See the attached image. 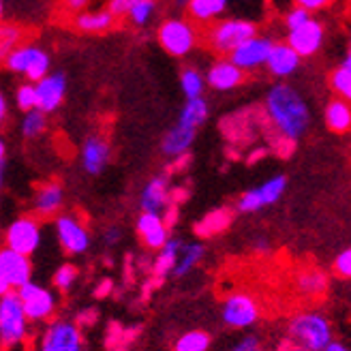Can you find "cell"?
<instances>
[{"label": "cell", "mask_w": 351, "mask_h": 351, "mask_svg": "<svg viewBox=\"0 0 351 351\" xmlns=\"http://www.w3.org/2000/svg\"><path fill=\"white\" fill-rule=\"evenodd\" d=\"M208 255V249L204 242H197V240H184L182 249H180V255L178 259H176V266L169 274V278L173 280H182L186 276H191L193 272H195L204 259Z\"/></svg>", "instance_id": "obj_24"}, {"label": "cell", "mask_w": 351, "mask_h": 351, "mask_svg": "<svg viewBox=\"0 0 351 351\" xmlns=\"http://www.w3.org/2000/svg\"><path fill=\"white\" fill-rule=\"evenodd\" d=\"M184 244V238L180 236H169V240L163 244V247L154 253V259H152V272L154 276L159 278H169L173 266H176V259L180 255V249Z\"/></svg>", "instance_id": "obj_27"}, {"label": "cell", "mask_w": 351, "mask_h": 351, "mask_svg": "<svg viewBox=\"0 0 351 351\" xmlns=\"http://www.w3.org/2000/svg\"><path fill=\"white\" fill-rule=\"evenodd\" d=\"M5 161H7V142L0 137V167H5Z\"/></svg>", "instance_id": "obj_50"}, {"label": "cell", "mask_w": 351, "mask_h": 351, "mask_svg": "<svg viewBox=\"0 0 351 351\" xmlns=\"http://www.w3.org/2000/svg\"><path fill=\"white\" fill-rule=\"evenodd\" d=\"M332 324L322 311H300L287 324V337L300 351H324L335 341Z\"/></svg>", "instance_id": "obj_2"}, {"label": "cell", "mask_w": 351, "mask_h": 351, "mask_svg": "<svg viewBox=\"0 0 351 351\" xmlns=\"http://www.w3.org/2000/svg\"><path fill=\"white\" fill-rule=\"evenodd\" d=\"M137 208L139 213H150L167 219L173 210V199H171V182L169 173H154L152 178L142 186L137 197Z\"/></svg>", "instance_id": "obj_13"}, {"label": "cell", "mask_w": 351, "mask_h": 351, "mask_svg": "<svg viewBox=\"0 0 351 351\" xmlns=\"http://www.w3.org/2000/svg\"><path fill=\"white\" fill-rule=\"evenodd\" d=\"M180 90L186 101L204 97L206 90V77L197 71L195 66H184L180 73Z\"/></svg>", "instance_id": "obj_33"}, {"label": "cell", "mask_w": 351, "mask_h": 351, "mask_svg": "<svg viewBox=\"0 0 351 351\" xmlns=\"http://www.w3.org/2000/svg\"><path fill=\"white\" fill-rule=\"evenodd\" d=\"M219 317L225 328L230 330H251L259 324L261 319V306L257 298L249 291H232L227 293L221 306H219Z\"/></svg>", "instance_id": "obj_7"}, {"label": "cell", "mask_w": 351, "mask_h": 351, "mask_svg": "<svg viewBox=\"0 0 351 351\" xmlns=\"http://www.w3.org/2000/svg\"><path fill=\"white\" fill-rule=\"evenodd\" d=\"M0 22H5V0H0Z\"/></svg>", "instance_id": "obj_53"}, {"label": "cell", "mask_w": 351, "mask_h": 351, "mask_svg": "<svg viewBox=\"0 0 351 351\" xmlns=\"http://www.w3.org/2000/svg\"><path fill=\"white\" fill-rule=\"evenodd\" d=\"M3 64L11 73L24 75L26 82H30V84H37L39 80H43L51 69L49 54L43 47L34 45V43L17 45Z\"/></svg>", "instance_id": "obj_11"}, {"label": "cell", "mask_w": 351, "mask_h": 351, "mask_svg": "<svg viewBox=\"0 0 351 351\" xmlns=\"http://www.w3.org/2000/svg\"><path fill=\"white\" fill-rule=\"evenodd\" d=\"M324 122L332 133H347L351 131V103L343 99L328 101L324 110Z\"/></svg>", "instance_id": "obj_28"}, {"label": "cell", "mask_w": 351, "mask_h": 351, "mask_svg": "<svg viewBox=\"0 0 351 351\" xmlns=\"http://www.w3.org/2000/svg\"><path fill=\"white\" fill-rule=\"evenodd\" d=\"M93 0H60V7L66 11V13H82V11H86V7L90 5Z\"/></svg>", "instance_id": "obj_45"}, {"label": "cell", "mask_w": 351, "mask_h": 351, "mask_svg": "<svg viewBox=\"0 0 351 351\" xmlns=\"http://www.w3.org/2000/svg\"><path fill=\"white\" fill-rule=\"evenodd\" d=\"M47 129V116L39 110H30L24 114L22 118V125H20V131L26 139H37L45 133Z\"/></svg>", "instance_id": "obj_36"}, {"label": "cell", "mask_w": 351, "mask_h": 351, "mask_svg": "<svg viewBox=\"0 0 351 351\" xmlns=\"http://www.w3.org/2000/svg\"><path fill=\"white\" fill-rule=\"evenodd\" d=\"M66 88L69 82L64 71H49L43 80L34 84V90H37V110L43 112L45 116L54 114L66 97Z\"/></svg>", "instance_id": "obj_19"}, {"label": "cell", "mask_w": 351, "mask_h": 351, "mask_svg": "<svg viewBox=\"0 0 351 351\" xmlns=\"http://www.w3.org/2000/svg\"><path fill=\"white\" fill-rule=\"evenodd\" d=\"M116 26V17L108 9L82 11L73 17V28L84 34H103Z\"/></svg>", "instance_id": "obj_26"}, {"label": "cell", "mask_w": 351, "mask_h": 351, "mask_svg": "<svg viewBox=\"0 0 351 351\" xmlns=\"http://www.w3.org/2000/svg\"><path fill=\"white\" fill-rule=\"evenodd\" d=\"M300 62H302V58L298 56L285 41H280V43H274L272 45L270 56L266 60V69H268V73L272 77L285 82V80H289L291 75L298 73V69H300Z\"/></svg>", "instance_id": "obj_23"}, {"label": "cell", "mask_w": 351, "mask_h": 351, "mask_svg": "<svg viewBox=\"0 0 351 351\" xmlns=\"http://www.w3.org/2000/svg\"><path fill=\"white\" fill-rule=\"evenodd\" d=\"M80 280V270L73 261H62L60 266L51 274V285L58 293H69Z\"/></svg>", "instance_id": "obj_34"}, {"label": "cell", "mask_w": 351, "mask_h": 351, "mask_svg": "<svg viewBox=\"0 0 351 351\" xmlns=\"http://www.w3.org/2000/svg\"><path fill=\"white\" fill-rule=\"evenodd\" d=\"M9 291H13V289H11V285L7 283V278H5L3 274H0V298L7 295Z\"/></svg>", "instance_id": "obj_51"}, {"label": "cell", "mask_w": 351, "mask_h": 351, "mask_svg": "<svg viewBox=\"0 0 351 351\" xmlns=\"http://www.w3.org/2000/svg\"><path fill=\"white\" fill-rule=\"evenodd\" d=\"M255 34H259V30L253 20H247V17H227V20H219L206 26L204 37L210 49H215L217 54L230 56L238 45L249 41Z\"/></svg>", "instance_id": "obj_5"}, {"label": "cell", "mask_w": 351, "mask_h": 351, "mask_svg": "<svg viewBox=\"0 0 351 351\" xmlns=\"http://www.w3.org/2000/svg\"><path fill=\"white\" fill-rule=\"evenodd\" d=\"M251 249H253L255 253H259V255H268V253L272 251V242H270V238H266V236H257V238H253V242H251Z\"/></svg>", "instance_id": "obj_46"}, {"label": "cell", "mask_w": 351, "mask_h": 351, "mask_svg": "<svg viewBox=\"0 0 351 351\" xmlns=\"http://www.w3.org/2000/svg\"><path fill=\"white\" fill-rule=\"evenodd\" d=\"M7 116H9V103H7V97L5 93L0 90V127L7 122Z\"/></svg>", "instance_id": "obj_47"}, {"label": "cell", "mask_w": 351, "mask_h": 351, "mask_svg": "<svg viewBox=\"0 0 351 351\" xmlns=\"http://www.w3.org/2000/svg\"><path fill=\"white\" fill-rule=\"evenodd\" d=\"M227 351H263V345L257 335H244Z\"/></svg>", "instance_id": "obj_42"}, {"label": "cell", "mask_w": 351, "mask_h": 351, "mask_svg": "<svg viewBox=\"0 0 351 351\" xmlns=\"http://www.w3.org/2000/svg\"><path fill=\"white\" fill-rule=\"evenodd\" d=\"M34 351H84V335L73 319L54 317L43 326Z\"/></svg>", "instance_id": "obj_10"}, {"label": "cell", "mask_w": 351, "mask_h": 351, "mask_svg": "<svg viewBox=\"0 0 351 351\" xmlns=\"http://www.w3.org/2000/svg\"><path fill=\"white\" fill-rule=\"evenodd\" d=\"M230 7V0H189L184 11L186 20L195 26H210L221 20V15Z\"/></svg>", "instance_id": "obj_25"}, {"label": "cell", "mask_w": 351, "mask_h": 351, "mask_svg": "<svg viewBox=\"0 0 351 351\" xmlns=\"http://www.w3.org/2000/svg\"><path fill=\"white\" fill-rule=\"evenodd\" d=\"M186 3H189V0H176V5H178V7H182V9L186 7Z\"/></svg>", "instance_id": "obj_54"}, {"label": "cell", "mask_w": 351, "mask_h": 351, "mask_svg": "<svg viewBox=\"0 0 351 351\" xmlns=\"http://www.w3.org/2000/svg\"><path fill=\"white\" fill-rule=\"evenodd\" d=\"M341 69H347V71H351V34H349V47H347V54L341 62Z\"/></svg>", "instance_id": "obj_49"}, {"label": "cell", "mask_w": 351, "mask_h": 351, "mask_svg": "<svg viewBox=\"0 0 351 351\" xmlns=\"http://www.w3.org/2000/svg\"><path fill=\"white\" fill-rule=\"evenodd\" d=\"M156 9H159V0H142V3H137V5L127 13V20H129L135 28H146V26L152 24Z\"/></svg>", "instance_id": "obj_35"}, {"label": "cell", "mask_w": 351, "mask_h": 351, "mask_svg": "<svg viewBox=\"0 0 351 351\" xmlns=\"http://www.w3.org/2000/svg\"><path fill=\"white\" fill-rule=\"evenodd\" d=\"M206 77V86H210L213 90L217 93H230V90H236L238 86L244 84V77L247 73L238 69L230 58H219L210 64L208 73L204 75Z\"/></svg>", "instance_id": "obj_21"}, {"label": "cell", "mask_w": 351, "mask_h": 351, "mask_svg": "<svg viewBox=\"0 0 351 351\" xmlns=\"http://www.w3.org/2000/svg\"><path fill=\"white\" fill-rule=\"evenodd\" d=\"M208 116H210V105H208V101L204 97H199V99H191V101H186L182 105V110H180L178 120H176V122H180V125H184V127L199 131L206 125Z\"/></svg>", "instance_id": "obj_29"}, {"label": "cell", "mask_w": 351, "mask_h": 351, "mask_svg": "<svg viewBox=\"0 0 351 351\" xmlns=\"http://www.w3.org/2000/svg\"><path fill=\"white\" fill-rule=\"evenodd\" d=\"M330 88L339 95V99L351 103V71L339 66L337 71L330 75Z\"/></svg>", "instance_id": "obj_37"}, {"label": "cell", "mask_w": 351, "mask_h": 351, "mask_svg": "<svg viewBox=\"0 0 351 351\" xmlns=\"http://www.w3.org/2000/svg\"><path fill=\"white\" fill-rule=\"evenodd\" d=\"M64 186L58 180H45L41 182L32 193V199H30V210L37 219H54L60 213H64Z\"/></svg>", "instance_id": "obj_14"}, {"label": "cell", "mask_w": 351, "mask_h": 351, "mask_svg": "<svg viewBox=\"0 0 351 351\" xmlns=\"http://www.w3.org/2000/svg\"><path fill=\"white\" fill-rule=\"evenodd\" d=\"M293 285L298 293H302L306 298H317L328 289V276L322 270H302L298 272L293 278Z\"/></svg>", "instance_id": "obj_30"}, {"label": "cell", "mask_w": 351, "mask_h": 351, "mask_svg": "<svg viewBox=\"0 0 351 351\" xmlns=\"http://www.w3.org/2000/svg\"><path fill=\"white\" fill-rule=\"evenodd\" d=\"M3 244L17 253L32 257L43 247V221L34 215L15 217L3 232Z\"/></svg>", "instance_id": "obj_9"}, {"label": "cell", "mask_w": 351, "mask_h": 351, "mask_svg": "<svg viewBox=\"0 0 351 351\" xmlns=\"http://www.w3.org/2000/svg\"><path fill=\"white\" fill-rule=\"evenodd\" d=\"M332 270H335V274L341 278H351V247L343 249L335 257V261H332Z\"/></svg>", "instance_id": "obj_41"}, {"label": "cell", "mask_w": 351, "mask_h": 351, "mask_svg": "<svg viewBox=\"0 0 351 351\" xmlns=\"http://www.w3.org/2000/svg\"><path fill=\"white\" fill-rule=\"evenodd\" d=\"M110 159H112V146L108 142V137H103L99 133H93V135H88L82 142L80 163H82V169L88 176L103 173L105 167L110 165Z\"/></svg>", "instance_id": "obj_20"}, {"label": "cell", "mask_w": 351, "mask_h": 351, "mask_svg": "<svg viewBox=\"0 0 351 351\" xmlns=\"http://www.w3.org/2000/svg\"><path fill=\"white\" fill-rule=\"evenodd\" d=\"M122 238H125V230H122L118 223L105 225L103 232H101V242H103L105 249H116L118 244L122 242Z\"/></svg>", "instance_id": "obj_39"}, {"label": "cell", "mask_w": 351, "mask_h": 351, "mask_svg": "<svg viewBox=\"0 0 351 351\" xmlns=\"http://www.w3.org/2000/svg\"><path fill=\"white\" fill-rule=\"evenodd\" d=\"M330 3H332V0H293V5H295V7H302V9H306L311 15H313L315 11H322V9H326Z\"/></svg>", "instance_id": "obj_44"}, {"label": "cell", "mask_w": 351, "mask_h": 351, "mask_svg": "<svg viewBox=\"0 0 351 351\" xmlns=\"http://www.w3.org/2000/svg\"><path fill=\"white\" fill-rule=\"evenodd\" d=\"M51 230H54L56 242L64 255L69 257H84L93 249V232L82 215L77 213H60L51 219Z\"/></svg>", "instance_id": "obj_4"}, {"label": "cell", "mask_w": 351, "mask_h": 351, "mask_svg": "<svg viewBox=\"0 0 351 351\" xmlns=\"http://www.w3.org/2000/svg\"><path fill=\"white\" fill-rule=\"evenodd\" d=\"M135 234H137L139 242H142V247L146 251L156 253L171 236L169 221L159 217V215L139 213L135 219Z\"/></svg>", "instance_id": "obj_18"}, {"label": "cell", "mask_w": 351, "mask_h": 351, "mask_svg": "<svg viewBox=\"0 0 351 351\" xmlns=\"http://www.w3.org/2000/svg\"><path fill=\"white\" fill-rule=\"evenodd\" d=\"M17 295H20L22 308L30 326H45L56 317V311L60 306V295L56 289L32 278L24 287L17 289Z\"/></svg>", "instance_id": "obj_6"}, {"label": "cell", "mask_w": 351, "mask_h": 351, "mask_svg": "<svg viewBox=\"0 0 351 351\" xmlns=\"http://www.w3.org/2000/svg\"><path fill=\"white\" fill-rule=\"evenodd\" d=\"M324 351H351L345 343H341V341H332Z\"/></svg>", "instance_id": "obj_48"}, {"label": "cell", "mask_w": 351, "mask_h": 351, "mask_svg": "<svg viewBox=\"0 0 351 351\" xmlns=\"http://www.w3.org/2000/svg\"><path fill=\"white\" fill-rule=\"evenodd\" d=\"M26 39V30L20 24L13 22H0V64L7 60L11 51L22 45Z\"/></svg>", "instance_id": "obj_32"}, {"label": "cell", "mask_w": 351, "mask_h": 351, "mask_svg": "<svg viewBox=\"0 0 351 351\" xmlns=\"http://www.w3.org/2000/svg\"><path fill=\"white\" fill-rule=\"evenodd\" d=\"M15 105L20 112H30V110H37V90H34V84L24 82L20 88L15 90Z\"/></svg>", "instance_id": "obj_38"}, {"label": "cell", "mask_w": 351, "mask_h": 351, "mask_svg": "<svg viewBox=\"0 0 351 351\" xmlns=\"http://www.w3.org/2000/svg\"><path fill=\"white\" fill-rule=\"evenodd\" d=\"M324 39H326L324 24L319 20H315V17H311V20L304 22L302 26L287 30V41L285 43L300 58H311L324 47Z\"/></svg>", "instance_id": "obj_16"}, {"label": "cell", "mask_w": 351, "mask_h": 351, "mask_svg": "<svg viewBox=\"0 0 351 351\" xmlns=\"http://www.w3.org/2000/svg\"><path fill=\"white\" fill-rule=\"evenodd\" d=\"M137 3H142V0H110V3H108V11L118 20V17H127V13Z\"/></svg>", "instance_id": "obj_43"}, {"label": "cell", "mask_w": 351, "mask_h": 351, "mask_svg": "<svg viewBox=\"0 0 351 351\" xmlns=\"http://www.w3.org/2000/svg\"><path fill=\"white\" fill-rule=\"evenodd\" d=\"M30 322L22 308L17 291H9L0 298V349H22L30 337Z\"/></svg>", "instance_id": "obj_3"}, {"label": "cell", "mask_w": 351, "mask_h": 351, "mask_svg": "<svg viewBox=\"0 0 351 351\" xmlns=\"http://www.w3.org/2000/svg\"><path fill=\"white\" fill-rule=\"evenodd\" d=\"M272 45H274V41L270 37H266V34H255V37H251L249 41L238 45L227 58H230L238 69H242L244 73L257 71L259 66H266Z\"/></svg>", "instance_id": "obj_15"}, {"label": "cell", "mask_w": 351, "mask_h": 351, "mask_svg": "<svg viewBox=\"0 0 351 351\" xmlns=\"http://www.w3.org/2000/svg\"><path fill=\"white\" fill-rule=\"evenodd\" d=\"M3 186H5V167H0V197H3Z\"/></svg>", "instance_id": "obj_52"}, {"label": "cell", "mask_w": 351, "mask_h": 351, "mask_svg": "<svg viewBox=\"0 0 351 351\" xmlns=\"http://www.w3.org/2000/svg\"><path fill=\"white\" fill-rule=\"evenodd\" d=\"M156 41L173 58H184L199 41V28L186 17H167L156 30Z\"/></svg>", "instance_id": "obj_8"}, {"label": "cell", "mask_w": 351, "mask_h": 351, "mask_svg": "<svg viewBox=\"0 0 351 351\" xmlns=\"http://www.w3.org/2000/svg\"><path fill=\"white\" fill-rule=\"evenodd\" d=\"M311 17H313V15H311L306 9L293 5V7L287 9V13H285V17H283V20H285V28H287V30H293V28H298V26H302L304 22H308Z\"/></svg>", "instance_id": "obj_40"}, {"label": "cell", "mask_w": 351, "mask_h": 351, "mask_svg": "<svg viewBox=\"0 0 351 351\" xmlns=\"http://www.w3.org/2000/svg\"><path fill=\"white\" fill-rule=\"evenodd\" d=\"M0 274L7 278V283L11 285L13 291L24 287L28 280L34 276V263L32 257L17 253L9 247H0Z\"/></svg>", "instance_id": "obj_17"}, {"label": "cell", "mask_w": 351, "mask_h": 351, "mask_svg": "<svg viewBox=\"0 0 351 351\" xmlns=\"http://www.w3.org/2000/svg\"><path fill=\"white\" fill-rule=\"evenodd\" d=\"M210 347H213V335L199 328L182 332L171 343V351H210Z\"/></svg>", "instance_id": "obj_31"}, {"label": "cell", "mask_w": 351, "mask_h": 351, "mask_svg": "<svg viewBox=\"0 0 351 351\" xmlns=\"http://www.w3.org/2000/svg\"><path fill=\"white\" fill-rule=\"evenodd\" d=\"M195 137H197L195 129L184 127V125H180V122H176V125L161 139V154L171 163L182 161L189 156L191 146L195 144Z\"/></svg>", "instance_id": "obj_22"}, {"label": "cell", "mask_w": 351, "mask_h": 351, "mask_svg": "<svg viewBox=\"0 0 351 351\" xmlns=\"http://www.w3.org/2000/svg\"><path fill=\"white\" fill-rule=\"evenodd\" d=\"M287 176L285 173H276L270 176L268 180H263L261 184L244 191L242 195L236 199V210L240 215H257L261 210H266L274 204L283 199L285 191H287Z\"/></svg>", "instance_id": "obj_12"}, {"label": "cell", "mask_w": 351, "mask_h": 351, "mask_svg": "<svg viewBox=\"0 0 351 351\" xmlns=\"http://www.w3.org/2000/svg\"><path fill=\"white\" fill-rule=\"evenodd\" d=\"M263 112L276 137L285 144H298L306 137L313 114L306 99L287 82H276L263 97Z\"/></svg>", "instance_id": "obj_1"}]
</instances>
